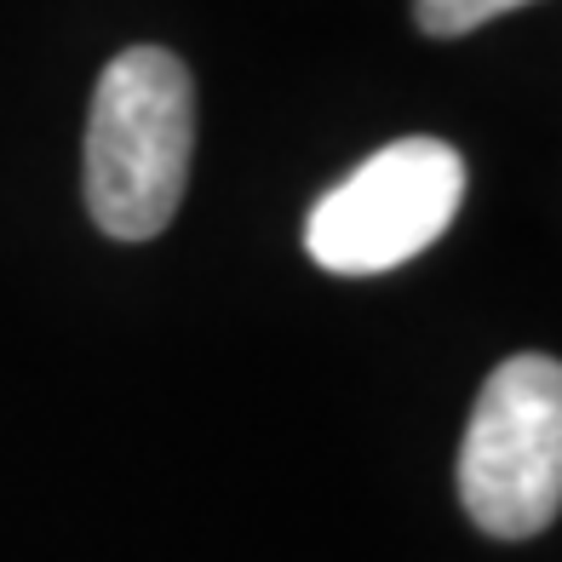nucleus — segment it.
Instances as JSON below:
<instances>
[{
  "instance_id": "nucleus-1",
  "label": "nucleus",
  "mask_w": 562,
  "mask_h": 562,
  "mask_svg": "<svg viewBox=\"0 0 562 562\" xmlns=\"http://www.w3.org/2000/svg\"><path fill=\"white\" fill-rule=\"evenodd\" d=\"M195 156V81L167 46H126L98 75L87 121V207L115 241L172 224Z\"/></svg>"
},
{
  "instance_id": "nucleus-2",
  "label": "nucleus",
  "mask_w": 562,
  "mask_h": 562,
  "mask_svg": "<svg viewBox=\"0 0 562 562\" xmlns=\"http://www.w3.org/2000/svg\"><path fill=\"white\" fill-rule=\"evenodd\" d=\"M465 517L494 540H533L562 510V368L528 350L488 373L465 448H459Z\"/></svg>"
},
{
  "instance_id": "nucleus-3",
  "label": "nucleus",
  "mask_w": 562,
  "mask_h": 562,
  "mask_svg": "<svg viewBox=\"0 0 562 562\" xmlns=\"http://www.w3.org/2000/svg\"><path fill=\"white\" fill-rule=\"evenodd\" d=\"M465 195V161L442 138H396L334 184L311 218L304 247L334 276H385L442 236Z\"/></svg>"
},
{
  "instance_id": "nucleus-4",
  "label": "nucleus",
  "mask_w": 562,
  "mask_h": 562,
  "mask_svg": "<svg viewBox=\"0 0 562 562\" xmlns=\"http://www.w3.org/2000/svg\"><path fill=\"white\" fill-rule=\"evenodd\" d=\"M517 7H533V0H414V23L437 41H453V35H471Z\"/></svg>"
}]
</instances>
